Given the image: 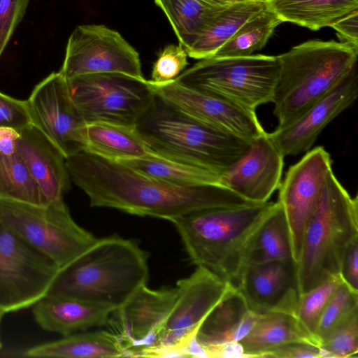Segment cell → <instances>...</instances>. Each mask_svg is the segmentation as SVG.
<instances>
[{
    "mask_svg": "<svg viewBox=\"0 0 358 358\" xmlns=\"http://www.w3.org/2000/svg\"><path fill=\"white\" fill-rule=\"evenodd\" d=\"M66 166L92 207L172 222L195 211L254 203L221 185L170 184L85 150L66 158Z\"/></svg>",
    "mask_w": 358,
    "mask_h": 358,
    "instance_id": "1",
    "label": "cell"
},
{
    "mask_svg": "<svg viewBox=\"0 0 358 358\" xmlns=\"http://www.w3.org/2000/svg\"><path fill=\"white\" fill-rule=\"evenodd\" d=\"M148 271V254L135 241L108 236L59 269L46 294L116 310L146 284Z\"/></svg>",
    "mask_w": 358,
    "mask_h": 358,
    "instance_id": "2",
    "label": "cell"
},
{
    "mask_svg": "<svg viewBox=\"0 0 358 358\" xmlns=\"http://www.w3.org/2000/svg\"><path fill=\"white\" fill-rule=\"evenodd\" d=\"M271 203L205 209L171 222L191 262L234 285Z\"/></svg>",
    "mask_w": 358,
    "mask_h": 358,
    "instance_id": "3",
    "label": "cell"
},
{
    "mask_svg": "<svg viewBox=\"0 0 358 358\" xmlns=\"http://www.w3.org/2000/svg\"><path fill=\"white\" fill-rule=\"evenodd\" d=\"M134 129L152 153L220 175L250 144L187 115L155 93Z\"/></svg>",
    "mask_w": 358,
    "mask_h": 358,
    "instance_id": "4",
    "label": "cell"
},
{
    "mask_svg": "<svg viewBox=\"0 0 358 358\" xmlns=\"http://www.w3.org/2000/svg\"><path fill=\"white\" fill-rule=\"evenodd\" d=\"M358 48L345 42L310 40L278 57L272 102L284 126L332 90L357 64Z\"/></svg>",
    "mask_w": 358,
    "mask_h": 358,
    "instance_id": "5",
    "label": "cell"
},
{
    "mask_svg": "<svg viewBox=\"0 0 358 358\" xmlns=\"http://www.w3.org/2000/svg\"><path fill=\"white\" fill-rule=\"evenodd\" d=\"M358 238V196H351L331 171L303 238L296 263L299 294L339 274L344 253Z\"/></svg>",
    "mask_w": 358,
    "mask_h": 358,
    "instance_id": "6",
    "label": "cell"
},
{
    "mask_svg": "<svg viewBox=\"0 0 358 358\" xmlns=\"http://www.w3.org/2000/svg\"><path fill=\"white\" fill-rule=\"evenodd\" d=\"M278 72L277 56L210 57L200 59L175 80L190 89L255 111L260 105L272 102Z\"/></svg>",
    "mask_w": 358,
    "mask_h": 358,
    "instance_id": "7",
    "label": "cell"
},
{
    "mask_svg": "<svg viewBox=\"0 0 358 358\" xmlns=\"http://www.w3.org/2000/svg\"><path fill=\"white\" fill-rule=\"evenodd\" d=\"M0 220L59 269L97 240L73 220L64 200L38 206L0 199Z\"/></svg>",
    "mask_w": 358,
    "mask_h": 358,
    "instance_id": "8",
    "label": "cell"
},
{
    "mask_svg": "<svg viewBox=\"0 0 358 358\" xmlns=\"http://www.w3.org/2000/svg\"><path fill=\"white\" fill-rule=\"evenodd\" d=\"M174 304L159 332L139 357H185L201 323L234 287L209 270L196 266L176 283Z\"/></svg>",
    "mask_w": 358,
    "mask_h": 358,
    "instance_id": "9",
    "label": "cell"
},
{
    "mask_svg": "<svg viewBox=\"0 0 358 358\" xmlns=\"http://www.w3.org/2000/svg\"><path fill=\"white\" fill-rule=\"evenodd\" d=\"M66 80L86 124L103 122L134 127L154 96L147 80L120 73L85 74Z\"/></svg>",
    "mask_w": 358,
    "mask_h": 358,
    "instance_id": "10",
    "label": "cell"
},
{
    "mask_svg": "<svg viewBox=\"0 0 358 358\" xmlns=\"http://www.w3.org/2000/svg\"><path fill=\"white\" fill-rule=\"evenodd\" d=\"M59 268L0 220V308L33 306L48 292Z\"/></svg>",
    "mask_w": 358,
    "mask_h": 358,
    "instance_id": "11",
    "label": "cell"
},
{
    "mask_svg": "<svg viewBox=\"0 0 358 358\" xmlns=\"http://www.w3.org/2000/svg\"><path fill=\"white\" fill-rule=\"evenodd\" d=\"M59 71L66 79L101 73L144 79L138 52L118 31L103 24H82L73 29Z\"/></svg>",
    "mask_w": 358,
    "mask_h": 358,
    "instance_id": "12",
    "label": "cell"
},
{
    "mask_svg": "<svg viewBox=\"0 0 358 358\" xmlns=\"http://www.w3.org/2000/svg\"><path fill=\"white\" fill-rule=\"evenodd\" d=\"M331 171L330 154L322 146L315 147L289 168L278 189V202L286 217L295 263L299 258L306 228L317 208Z\"/></svg>",
    "mask_w": 358,
    "mask_h": 358,
    "instance_id": "13",
    "label": "cell"
},
{
    "mask_svg": "<svg viewBox=\"0 0 358 358\" xmlns=\"http://www.w3.org/2000/svg\"><path fill=\"white\" fill-rule=\"evenodd\" d=\"M27 101L31 123L65 158L85 149L86 123L70 95L66 78L53 72L36 85Z\"/></svg>",
    "mask_w": 358,
    "mask_h": 358,
    "instance_id": "14",
    "label": "cell"
},
{
    "mask_svg": "<svg viewBox=\"0 0 358 358\" xmlns=\"http://www.w3.org/2000/svg\"><path fill=\"white\" fill-rule=\"evenodd\" d=\"M152 91L187 115L212 128L250 143L265 131L255 111L187 87L176 80L156 83Z\"/></svg>",
    "mask_w": 358,
    "mask_h": 358,
    "instance_id": "15",
    "label": "cell"
},
{
    "mask_svg": "<svg viewBox=\"0 0 358 358\" xmlns=\"http://www.w3.org/2000/svg\"><path fill=\"white\" fill-rule=\"evenodd\" d=\"M358 95L357 64L328 93L288 124L277 127L270 138L284 156L308 152L334 118L350 107Z\"/></svg>",
    "mask_w": 358,
    "mask_h": 358,
    "instance_id": "16",
    "label": "cell"
},
{
    "mask_svg": "<svg viewBox=\"0 0 358 358\" xmlns=\"http://www.w3.org/2000/svg\"><path fill=\"white\" fill-rule=\"evenodd\" d=\"M284 157L264 132L220 175V184L248 201L266 203L280 185Z\"/></svg>",
    "mask_w": 358,
    "mask_h": 358,
    "instance_id": "17",
    "label": "cell"
},
{
    "mask_svg": "<svg viewBox=\"0 0 358 358\" xmlns=\"http://www.w3.org/2000/svg\"><path fill=\"white\" fill-rule=\"evenodd\" d=\"M234 286L257 315L270 311L296 315L299 292L293 259L248 265Z\"/></svg>",
    "mask_w": 358,
    "mask_h": 358,
    "instance_id": "18",
    "label": "cell"
},
{
    "mask_svg": "<svg viewBox=\"0 0 358 358\" xmlns=\"http://www.w3.org/2000/svg\"><path fill=\"white\" fill-rule=\"evenodd\" d=\"M177 296L176 287L160 289L139 287L115 311L118 335L125 346L127 357H138L161 329Z\"/></svg>",
    "mask_w": 358,
    "mask_h": 358,
    "instance_id": "19",
    "label": "cell"
},
{
    "mask_svg": "<svg viewBox=\"0 0 358 358\" xmlns=\"http://www.w3.org/2000/svg\"><path fill=\"white\" fill-rule=\"evenodd\" d=\"M18 131L17 152L48 204L63 200L71 180L65 157L32 123Z\"/></svg>",
    "mask_w": 358,
    "mask_h": 358,
    "instance_id": "20",
    "label": "cell"
},
{
    "mask_svg": "<svg viewBox=\"0 0 358 358\" xmlns=\"http://www.w3.org/2000/svg\"><path fill=\"white\" fill-rule=\"evenodd\" d=\"M257 315L234 286L203 321L185 357H213L217 348L241 341Z\"/></svg>",
    "mask_w": 358,
    "mask_h": 358,
    "instance_id": "21",
    "label": "cell"
},
{
    "mask_svg": "<svg viewBox=\"0 0 358 358\" xmlns=\"http://www.w3.org/2000/svg\"><path fill=\"white\" fill-rule=\"evenodd\" d=\"M115 310L76 299L45 294L33 305L32 313L43 330L66 336L106 325Z\"/></svg>",
    "mask_w": 358,
    "mask_h": 358,
    "instance_id": "22",
    "label": "cell"
},
{
    "mask_svg": "<svg viewBox=\"0 0 358 358\" xmlns=\"http://www.w3.org/2000/svg\"><path fill=\"white\" fill-rule=\"evenodd\" d=\"M238 343L244 357H262L271 350L292 343L319 346L295 314L282 311L258 315L250 331Z\"/></svg>",
    "mask_w": 358,
    "mask_h": 358,
    "instance_id": "23",
    "label": "cell"
},
{
    "mask_svg": "<svg viewBox=\"0 0 358 358\" xmlns=\"http://www.w3.org/2000/svg\"><path fill=\"white\" fill-rule=\"evenodd\" d=\"M29 357L117 358L127 357L118 334L107 331L76 332L33 346L24 352Z\"/></svg>",
    "mask_w": 358,
    "mask_h": 358,
    "instance_id": "24",
    "label": "cell"
},
{
    "mask_svg": "<svg viewBox=\"0 0 358 358\" xmlns=\"http://www.w3.org/2000/svg\"><path fill=\"white\" fill-rule=\"evenodd\" d=\"M85 149L99 157L122 162L155 155L133 127L110 122L86 124Z\"/></svg>",
    "mask_w": 358,
    "mask_h": 358,
    "instance_id": "25",
    "label": "cell"
},
{
    "mask_svg": "<svg viewBox=\"0 0 358 358\" xmlns=\"http://www.w3.org/2000/svg\"><path fill=\"white\" fill-rule=\"evenodd\" d=\"M266 8L265 0H248L223 8L185 50L188 57H213L247 21Z\"/></svg>",
    "mask_w": 358,
    "mask_h": 358,
    "instance_id": "26",
    "label": "cell"
},
{
    "mask_svg": "<svg viewBox=\"0 0 358 358\" xmlns=\"http://www.w3.org/2000/svg\"><path fill=\"white\" fill-rule=\"evenodd\" d=\"M282 22L317 31L358 10V0H265Z\"/></svg>",
    "mask_w": 358,
    "mask_h": 358,
    "instance_id": "27",
    "label": "cell"
},
{
    "mask_svg": "<svg viewBox=\"0 0 358 358\" xmlns=\"http://www.w3.org/2000/svg\"><path fill=\"white\" fill-rule=\"evenodd\" d=\"M288 259L292 252L287 222L280 204L272 202L252 240L245 266Z\"/></svg>",
    "mask_w": 358,
    "mask_h": 358,
    "instance_id": "28",
    "label": "cell"
},
{
    "mask_svg": "<svg viewBox=\"0 0 358 358\" xmlns=\"http://www.w3.org/2000/svg\"><path fill=\"white\" fill-rule=\"evenodd\" d=\"M166 16L185 50L197 38L224 7H214L201 0H154Z\"/></svg>",
    "mask_w": 358,
    "mask_h": 358,
    "instance_id": "29",
    "label": "cell"
},
{
    "mask_svg": "<svg viewBox=\"0 0 358 358\" xmlns=\"http://www.w3.org/2000/svg\"><path fill=\"white\" fill-rule=\"evenodd\" d=\"M152 178L180 186L220 184V174L157 155L120 162Z\"/></svg>",
    "mask_w": 358,
    "mask_h": 358,
    "instance_id": "30",
    "label": "cell"
},
{
    "mask_svg": "<svg viewBox=\"0 0 358 358\" xmlns=\"http://www.w3.org/2000/svg\"><path fill=\"white\" fill-rule=\"evenodd\" d=\"M0 199L48 205L16 149H0Z\"/></svg>",
    "mask_w": 358,
    "mask_h": 358,
    "instance_id": "31",
    "label": "cell"
},
{
    "mask_svg": "<svg viewBox=\"0 0 358 358\" xmlns=\"http://www.w3.org/2000/svg\"><path fill=\"white\" fill-rule=\"evenodd\" d=\"M282 23L277 15L266 8L247 21L213 57H244L262 49L275 28Z\"/></svg>",
    "mask_w": 358,
    "mask_h": 358,
    "instance_id": "32",
    "label": "cell"
},
{
    "mask_svg": "<svg viewBox=\"0 0 358 358\" xmlns=\"http://www.w3.org/2000/svg\"><path fill=\"white\" fill-rule=\"evenodd\" d=\"M342 283L340 275H334L309 291L299 294L296 315L317 342L315 334L320 316L329 300Z\"/></svg>",
    "mask_w": 358,
    "mask_h": 358,
    "instance_id": "33",
    "label": "cell"
},
{
    "mask_svg": "<svg viewBox=\"0 0 358 358\" xmlns=\"http://www.w3.org/2000/svg\"><path fill=\"white\" fill-rule=\"evenodd\" d=\"M358 314V292L344 282L334 292L320 316L315 338L318 345L332 331Z\"/></svg>",
    "mask_w": 358,
    "mask_h": 358,
    "instance_id": "34",
    "label": "cell"
},
{
    "mask_svg": "<svg viewBox=\"0 0 358 358\" xmlns=\"http://www.w3.org/2000/svg\"><path fill=\"white\" fill-rule=\"evenodd\" d=\"M324 358L357 357L358 352V314L329 333L319 346Z\"/></svg>",
    "mask_w": 358,
    "mask_h": 358,
    "instance_id": "35",
    "label": "cell"
},
{
    "mask_svg": "<svg viewBox=\"0 0 358 358\" xmlns=\"http://www.w3.org/2000/svg\"><path fill=\"white\" fill-rule=\"evenodd\" d=\"M187 54L180 45L169 44L158 55L151 72V81L163 83L175 80L188 64Z\"/></svg>",
    "mask_w": 358,
    "mask_h": 358,
    "instance_id": "36",
    "label": "cell"
},
{
    "mask_svg": "<svg viewBox=\"0 0 358 358\" xmlns=\"http://www.w3.org/2000/svg\"><path fill=\"white\" fill-rule=\"evenodd\" d=\"M29 0H0V56L22 20Z\"/></svg>",
    "mask_w": 358,
    "mask_h": 358,
    "instance_id": "37",
    "label": "cell"
},
{
    "mask_svg": "<svg viewBox=\"0 0 358 358\" xmlns=\"http://www.w3.org/2000/svg\"><path fill=\"white\" fill-rule=\"evenodd\" d=\"M31 124L27 101H22L0 92V127L17 131Z\"/></svg>",
    "mask_w": 358,
    "mask_h": 358,
    "instance_id": "38",
    "label": "cell"
},
{
    "mask_svg": "<svg viewBox=\"0 0 358 358\" xmlns=\"http://www.w3.org/2000/svg\"><path fill=\"white\" fill-rule=\"evenodd\" d=\"M262 357L324 358V355L322 349L317 345L305 343H292L271 350Z\"/></svg>",
    "mask_w": 358,
    "mask_h": 358,
    "instance_id": "39",
    "label": "cell"
},
{
    "mask_svg": "<svg viewBox=\"0 0 358 358\" xmlns=\"http://www.w3.org/2000/svg\"><path fill=\"white\" fill-rule=\"evenodd\" d=\"M339 275L345 285L358 292V238L347 248L341 261Z\"/></svg>",
    "mask_w": 358,
    "mask_h": 358,
    "instance_id": "40",
    "label": "cell"
},
{
    "mask_svg": "<svg viewBox=\"0 0 358 358\" xmlns=\"http://www.w3.org/2000/svg\"><path fill=\"white\" fill-rule=\"evenodd\" d=\"M330 27L336 31L341 42L358 48V10L342 17Z\"/></svg>",
    "mask_w": 358,
    "mask_h": 358,
    "instance_id": "41",
    "label": "cell"
},
{
    "mask_svg": "<svg viewBox=\"0 0 358 358\" xmlns=\"http://www.w3.org/2000/svg\"><path fill=\"white\" fill-rule=\"evenodd\" d=\"M214 7H226L229 5L248 0H201Z\"/></svg>",
    "mask_w": 358,
    "mask_h": 358,
    "instance_id": "42",
    "label": "cell"
},
{
    "mask_svg": "<svg viewBox=\"0 0 358 358\" xmlns=\"http://www.w3.org/2000/svg\"><path fill=\"white\" fill-rule=\"evenodd\" d=\"M5 314H6V313L2 309L0 308V327H1V322L2 318Z\"/></svg>",
    "mask_w": 358,
    "mask_h": 358,
    "instance_id": "43",
    "label": "cell"
},
{
    "mask_svg": "<svg viewBox=\"0 0 358 358\" xmlns=\"http://www.w3.org/2000/svg\"><path fill=\"white\" fill-rule=\"evenodd\" d=\"M2 347V344H1V339H0V349Z\"/></svg>",
    "mask_w": 358,
    "mask_h": 358,
    "instance_id": "44",
    "label": "cell"
}]
</instances>
